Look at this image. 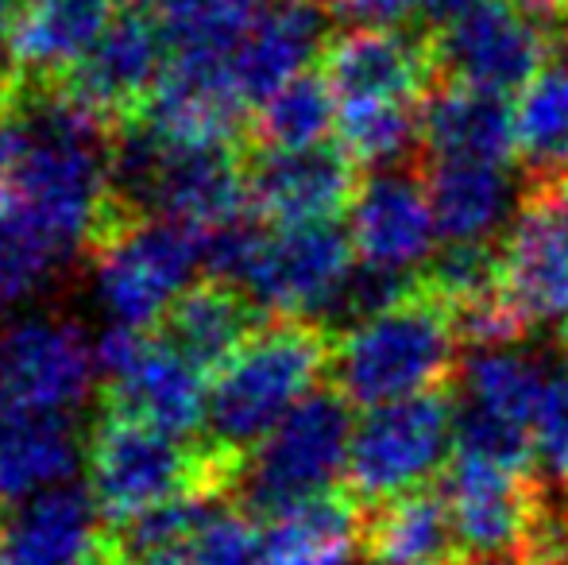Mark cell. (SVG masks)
Instances as JSON below:
<instances>
[{
  "label": "cell",
  "instance_id": "83f0119b",
  "mask_svg": "<svg viewBox=\"0 0 568 565\" xmlns=\"http://www.w3.org/2000/svg\"><path fill=\"white\" fill-rule=\"evenodd\" d=\"M337 93H333L325 74H306L291 78L283 90L271 93L263 105L252 109V124L247 137L260 151H306L322 148L325 137L337 129Z\"/></svg>",
  "mask_w": 568,
  "mask_h": 565
},
{
  "label": "cell",
  "instance_id": "52a82bcc",
  "mask_svg": "<svg viewBox=\"0 0 568 565\" xmlns=\"http://www.w3.org/2000/svg\"><path fill=\"white\" fill-rule=\"evenodd\" d=\"M352 236L333 225H271L260 229L240 291L267 317L333 314L344 286L356 275Z\"/></svg>",
  "mask_w": 568,
  "mask_h": 565
},
{
  "label": "cell",
  "instance_id": "f35d334b",
  "mask_svg": "<svg viewBox=\"0 0 568 565\" xmlns=\"http://www.w3.org/2000/svg\"><path fill=\"white\" fill-rule=\"evenodd\" d=\"M135 4H148V8H159L163 0H135Z\"/></svg>",
  "mask_w": 568,
  "mask_h": 565
},
{
  "label": "cell",
  "instance_id": "74e56055",
  "mask_svg": "<svg viewBox=\"0 0 568 565\" xmlns=\"http://www.w3.org/2000/svg\"><path fill=\"white\" fill-rule=\"evenodd\" d=\"M561 349L568 353V317H565V325H561Z\"/></svg>",
  "mask_w": 568,
  "mask_h": 565
},
{
  "label": "cell",
  "instance_id": "7402d4cb",
  "mask_svg": "<svg viewBox=\"0 0 568 565\" xmlns=\"http://www.w3.org/2000/svg\"><path fill=\"white\" fill-rule=\"evenodd\" d=\"M515 155V109L507 105V98L437 82V90L422 105V159L426 163L507 167Z\"/></svg>",
  "mask_w": 568,
  "mask_h": 565
},
{
  "label": "cell",
  "instance_id": "3957f363",
  "mask_svg": "<svg viewBox=\"0 0 568 565\" xmlns=\"http://www.w3.org/2000/svg\"><path fill=\"white\" fill-rule=\"evenodd\" d=\"M85 473L101 523L116 531L179 496H232L244 461L101 407L85 437Z\"/></svg>",
  "mask_w": 568,
  "mask_h": 565
},
{
  "label": "cell",
  "instance_id": "cb8c5ba5",
  "mask_svg": "<svg viewBox=\"0 0 568 565\" xmlns=\"http://www.w3.org/2000/svg\"><path fill=\"white\" fill-rule=\"evenodd\" d=\"M367 565H445L460 558L445 488H414L367 507L364 551Z\"/></svg>",
  "mask_w": 568,
  "mask_h": 565
},
{
  "label": "cell",
  "instance_id": "4316f807",
  "mask_svg": "<svg viewBox=\"0 0 568 565\" xmlns=\"http://www.w3.org/2000/svg\"><path fill=\"white\" fill-rule=\"evenodd\" d=\"M515 143L526 186L568 174V59L554 54L546 70L518 93Z\"/></svg>",
  "mask_w": 568,
  "mask_h": 565
},
{
  "label": "cell",
  "instance_id": "8992f818",
  "mask_svg": "<svg viewBox=\"0 0 568 565\" xmlns=\"http://www.w3.org/2000/svg\"><path fill=\"white\" fill-rule=\"evenodd\" d=\"M98 299L113 325L155 330L202 268V233L171 218H132L93 244Z\"/></svg>",
  "mask_w": 568,
  "mask_h": 565
},
{
  "label": "cell",
  "instance_id": "ba28073f",
  "mask_svg": "<svg viewBox=\"0 0 568 565\" xmlns=\"http://www.w3.org/2000/svg\"><path fill=\"white\" fill-rule=\"evenodd\" d=\"M98 372L105 376V411L179 437L205 423L213 380L151 333L109 325L98 345Z\"/></svg>",
  "mask_w": 568,
  "mask_h": 565
},
{
  "label": "cell",
  "instance_id": "d4e9b609",
  "mask_svg": "<svg viewBox=\"0 0 568 565\" xmlns=\"http://www.w3.org/2000/svg\"><path fill=\"white\" fill-rule=\"evenodd\" d=\"M546 392V372L523 349H479V353H468L460 376H456L460 415L491 426L523 430V434H534V426H538Z\"/></svg>",
  "mask_w": 568,
  "mask_h": 565
},
{
  "label": "cell",
  "instance_id": "8d00e7d4",
  "mask_svg": "<svg viewBox=\"0 0 568 565\" xmlns=\"http://www.w3.org/2000/svg\"><path fill=\"white\" fill-rule=\"evenodd\" d=\"M518 565H568V562L557 558V554H546V558H530V562H518Z\"/></svg>",
  "mask_w": 568,
  "mask_h": 565
},
{
  "label": "cell",
  "instance_id": "e0dca14e",
  "mask_svg": "<svg viewBox=\"0 0 568 565\" xmlns=\"http://www.w3.org/2000/svg\"><path fill=\"white\" fill-rule=\"evenodd\" d=\"M329 8L322 0H271L232 47V82L247 109L263 105L291 78L306 74L329 47Z\"/></svg>",
  "mask_w": 568,
  "mask_h": 565
},
{
  "label": "cell",
  "instance_id": "5b68a950",
  "mask_svg": "<svg viewBox=\"0 0 568 565\" xmlns=\"http://www.w3.org/2000/svg\"><path fill=\"white\" fill-rule=\"evenodd\" d=\"M456 415V387L364 411L352 434L344 488L364 507H379L403 492L426 488L429 476L449 468L453 461Z\"/></svg>",
  "mask_w": 568,
  "mask_h": 565
},
{
  "label": "cell",
  "instance_id": "d6986e66",
  "mask_svg": "<svg viewBox=\"0 0 568 565\" xmlns=\"http://www.w3.org/2000/svg\"><path fill=\"white\" fill-rule=\"evenodd\" d=\"M120 0H23L4 43L16 70L36 85H54L105 39Z\"/></svg>",
  "mask_w": 568,
  "mask_h": 565
},
{
  "label": "cell",
  "instance_id": "6da1fadb",
  "mask_svg": "<svg viewBox=\"0 0 568 565\" xmlns=\"http://www.w3.org/2000/svg\"><path fill=\"white\" fill-rule=\"evenodd\" d=\"M464 356L453 306L418 272L403 299L337 333L333 384L352 407L375 411L456 387Z\"/></svg>",
  "mask_w": 568,
  "mask_h": 565
},
{
  "label": "cell",
  "instance_id": "277c9868",
  "mask_svg": "<svg viewBox=\"0 0 568 565\" xmlns=\"http://www.w3.org/2000/svg\"><path fill=\"white\" fill-rule=\"evenodd\" d=\"M352 434V403L337 392V384L317 387L244 461L236 496L244 500L247 515L271 519L302 500L329 492L333 481L348 473Z\"/></svg>",
  "mask_w": 568,
  "mask_h": 565
},
{
  "label": "cell",
  "instance_id": "ab89813d",
  "mask_svg": "<svg viewBox=\"0 0 568 565\" xmlns=\"http://www.w3.org/2000/svg\"><path fill=\"white\" fill-rule=\"evenodd\" d=\"M101 565H109V562H105V554H101Z\"/></svg>",
  "mask_w": 568,
  "mask_h": 565
},
{
  "label": "cell",
  "instance_id": "8fae6325",
  "mask_svg": "<svg viewBox=\"0 0 568 565\" xmlns=\"http://www.w3.org/2000/svg\"><path fill=\"white\" fill-rule=\"evenodd\" d=\"M503 294L534 325L568 317V174L530 182L499 241Z\"/></svg>",
  "mask_w": 568,
  "mask_h": 565
},
{
  "label": "cell",
  "instance_id": "4dcf8cb0",
  "mask_svg": "<svg viewBox=\"0 0 568 565\" xmlns=\"http://www.w3.org/2000/svg\"><path fill=\"white\" fill-rule=\"evenodd\" d=\"M135 565H263V535L252 515L240 507H225L186 543L159 551Z\"/></svg>",
  "mask_w": 568,
  "mask_h": 565
},
{
  "label": "cell",
  "instance_id": "44dd1931",
  "mask_svg": "<svg viewBox=\"0 0 568 565\" xmlns=\"http://www.w3.org/2000/svg\"><path fill=\"white\" fill-rule=\"evenodd\" d=\"M85 450L78 445L70 415L23 407L0 395V507L62 488L74 476Z\"/></svg>",
  "mask_w": 568,
  "mask_h": 565
},
{
  "label": "cell",
  "instance_id": "9a60e30c",
  "mask_svg": "<svg viewBox=\"0 0 568 565\" xmlns=\"http://www.w3.org/2000/svg\"><path fill=\"white\" fill-rule=\"evenodd\" d=\"M348 236L359 264L375 272H410L414 264L434 256L442 233L429 202L426 167L406 163L364 179L352 205Z\"/></svg>",
  "mask_w": 568,
  "mask_h": 565
},
{
  "label": "cell",
  "instance_id": "7a4b0ae2",
  "mask_svg": "<svg viewBox=\"0 0 568 565\" xmlns=\"http://www.w3.org/2000/svg\"><path fill=\"white\" fill-rule=\"evenodd\" d=\"M337 333L317 317H267L244 349L213 376L205 430L210 445L247 461L294 407L333 372Z\"/></svg>",
  "mask_w": 568,
  "mask_h": 565
},
{
  "label": "cell",
  "instance_id": "7c38bea8",
  "mask_svg": "<svg viewBox=\"0 0 568 565\" xmlns=\"http://www.w3.org/2000/svg\"><path fill=\"white\" fill-rule=\"evenodd\" d=\"M325 70L337 105H426L437 90L434 31L348 28L325 47Z\"/></svg>",
  "mask_w": 568,
  "mask_h": 565
},
{
  "label": "cell",
  "instance_id": "1f68e13d",
  "mask_svg": "<svg viewBox=\"0 0 568 565\" xmlns=\"http://www.w3.org/2000/svg\"><path fill=\"white\" fill-rule=\"evenodd\" d=\"M534 453H538L541 481L568 496V372L549 380L538 426H534Z\"/></svg>",
  "mask_w": 568,
  "mask_h": 565
},
{
  "label": "cell",
  "instance_id": "ffe728a7",
  "mask_svg": "<svg viewBox=\"0 0 568 565\" xmlns=\"http://www.w3.org/2000/svg\"><path fill=\"white\" fill-rule=\"evenodd\" d=\"M263 322L267 314L236 283L205 275L202 283L174 299V306L155 325V337L213 380L252 341V333Z\"/></svg>",
  "mask_w": 568,
  "mask_h": 565
},
{
  "label": "cell",
  "instance_id": "603a6c76",
  "mask_svg": "<svg viewBox=\"0 0 568 565\" xmlns=\"http://www.w3.org/2000/svg\"><path fill=\"white\" fill-rule=\"evenodd\" d=\"M367 507L348 488L322 492L271 515L263 531V565H352L364 551Z\"/></svg>",
  "mask_w": 568,
  "mask_h": 565
},
{
  "label": "cell",
  "instance_id": "f546056e",
  "mask_svg": "<svg viewBox=\"0 0 568 565\" xmlns=\"http://www.w3.org/2000/svg\"><path fill=\"white\" fill-rule=\"evenodd\" d=\"M67 256L43 229L0 202V310L31 299Z\"/></svg>",
  "mask_w": 568,
  "mask_h": 565
},
{
  "label": "cell",
  "instance_id": "30bf717a",
  "mask_svg": "<svg viewBox=\"0 0 568 565\" xmlns=\"http://www.w3.org/2000/svg\"><path fill=\"white\" fill-rule=\"evenodd\" d=\"M166 62H171V43L163 20L155 8L135 4L116 16L105 39L62 82H54V90L85 117H93L101 129L116 132L143 113Z\"/></svg>",
  "mask_w": 568,
  "mask_h": 565
},
{
  "label": "cell",
  "instance_id": "484cf974",
  "mask_svg": "<svg viewBox=\"0 0 568 565\" xmlns=\"http://www.w3.org/2000/svg\"><path fill=\"white\" fill-rule=\"evenodd\" d=\"M442 244H491L510 213V179L499 163H426Z\"/></svg>",
  "mask_w": 568,
  "mask_h": 565
},
{
  "label": "cell",
  "instance_id": "2e32d148",
  "mask_svg": "<svg viewBox=\"0 0 568 565\" xmlns=\"http://www.w3.org/2000/svg\"><path fill=\"white\" fill-rule=\"evenodd\" d=\"M148 218H171L197 233L236 225L252 210L247 163L236 143L229 148H171L155 167L143 202Z\"/></svg>",
  "mask_w": 568,
  "mask_h": 565
},
{
  "label": "cell",
  "instance_id": "e575fe53",
  "mask_svg": "<svg viewBox=\"0 0 568 565\" xmlns=\"http://www.w3.org/2000/svg\"><path fill=\"white\" fill-rule=\"evenodd\" d=\"M20 4H23V0H0V36H8V28H12Z\"/></svg>",
  "mask_w": 568,
  "mask_h": 565
},
{
  "label": "cell",
  "instance_id": "836d02e7",
  "mask_svg": "<svg viewBox=\"0 0 568 565\" xmlns=\"http://www.w3.org/2000/svg\"><path fill=\"white\" fill-rule=\"evenodd\" d=\"M484 4H491V0H422V16L429 23H437V28H445V23L460 20V16L476 12Z\"/></svg>",
  "mask_w": 568,
  "mask_h": 565
},
{
  "label": "cell",
  "instance_id": "4fadbf2b",
  "mask_svg": "<svg viewBox=\"0 0 568 565\" xmlns=\"http://www.w3.org/2000/svg\"><path fill=\"white\" fill-rule=\"evenodd\" d=\"M98 372V349L74 322L54 314L16 317L0 330V395L23 407L70 415Z\"/></svg>",
  "mask_w": 568,
  "mask_h": 565
},
{
  "label": "cell",
  "instance_id": "d6a6232c",
  "mask_svg": "<svg viewBox=\"0 0 568 565\" xmlns=\"http://www.w3.org/2000/svg\"><path fill=\"white\" fill-rule=\"evenodd\" d=\"M333 16L356 20V28H398L422 12V0H322Z\"/></svg>",
  "mask_w": 568,
  "mask_h": 565
},
{
  "label": "cell",
  "instance_id": "d590c367",
  "mask_svg": "<svg viewBox=\"0 0 568 565\" xmlns=\"http://www.w3.org/2000/svg\"><path fill=\"white\" fill-rule=\"evenodd\" d=\"M557 515H561V546H565V558H568V496L557 504Z\"/></svg>",
  "mask_w": 568,
  "mask_h": 565
},
{
  "label": "cell",
  "instance_id": "ac0fdd59",
  "mask_svg": "<svg viewBox=\"0 0 568 565\" xmlns=\"http://www.w3.org/2000/svg\"><path fill=\"white\" fill-rule=\"evenodd\" d=\"M105 523L90 492L62 484L0 523V565H101Z\"/></svg>",
  "mask_w": 568,
  "mask_h": 565
},
{
  "label": "cell",
  "instance_id": "f1b7e54d",
  "mask_svg": "<svg viewBox=\"0 0 568 565\" xmlns=\"http://www.w3.org/2000/svg\"><path fill=\"white\" fill-rule=\"evenodd\" d=\"M337 143L359 171L422 163V105H344Z\"/></svg>",
  "mask_w": 568,
  "mask_h": 565
},
{
  "label": "cell",
  "instance_id": "9c48e42d",
  "mask_svg": "<svg viewBox=\"0 0 568 565\" xmlns=\"http://www.w3.org/2000/svg\"><path fill=\"white\" fill-rule=\"evenodd\" d=\"M437 82L484 93H523L554 62L557 43L515 0H491L460 20L434 28Z\"/></svg>",
  "mask_w": 568,
  "mask_h": 565
},
{
  "label": "cell",
  "instance_id": "5bb4252c",
  "mask_svg": "<svg viewBox=\"0 0 568 565\" xmlns=\"http://www.w3.org/2000/svg\"><path fill=\"white\" fill-rule=\"evenodd\" d=\"M359 167L341 148L260 151L247 163L252 213L271 225H333L359 198Z\"/></svg>",
  "mask_w": 568,
  "mask_h": 565
}]
</instances>
